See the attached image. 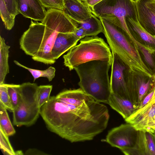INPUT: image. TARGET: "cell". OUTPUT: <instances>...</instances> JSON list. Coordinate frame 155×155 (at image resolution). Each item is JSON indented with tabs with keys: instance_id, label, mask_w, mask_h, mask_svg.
Segmentation results:
<instances>
[{
	"instance_id": "6da1fadb",
	"label": "cell",
	"mask_w": 155,
	"mask_h": 155,
	"mask_svg": "<svg viewBox=\"0 0 155 155\" xmlns=\"http://www.w3.org/2000/svg\"><path fill=\"white\" fill-rule=\"evenodd\" d=\"M41 22L31 20L20 39V48L34 61L52 64L56 61L51 50L58 34L73 32L78 26L63 10L53 8L48 9Z\"/></svg>"
},
{
	"instance_id": "7a4b0ae2",
	"label": "cell",
	"mask_w": 155,
	"mask_h": 155,
	"mask_svg": "<svg viewBox=\"0 0 155 155\" xmlns=\"http://www.w3.org/2000/svg\"><path fill=\"white\" fill-rule=\"evenodd\" d=\"M111 64L101 60H94L76 67L80 79L78 85L87 95L97 101L107 103L111 93L109 71Z\"/></svg>"
},
{
	"instance_id": "3957f363",
	"label": "cell",
	"mask_w": 155,
	"mask_h": 155,
	"mask_svg": "<svg viewBox=\"0 0 155 155\" xmlns=\"http://www.w3.org/2000/svg\"><path fill=\"white\" fill-rule=\"evenodd\" d=\"M103 33L112 52L116 54L131 70L149 76H153L143 62L134 44L120 27L102 18Z\"/></svg>"
},
{
	"instance_id": "277c9868",
	"label": "cell",
	"mask_w": 155,
	"mask_h": 155,
	"mask_svg": "<svg viewBox=\"0 0 155 155\" xmlns=\"http://www.w3.org/2000/svg\"><path fill=\"white\" fill-rule=\"evenodd\" d=\"M64 64L70 71L90 61L101 60L112 64L113 55L110 48L101 38L97 36H86L63 56Z\"/></svg>"
},
{
	"instance_id": "5b68a950",
	"label": "cell",
	"mask_w": 155,
	"mask_h": 155,
	"mask_svg": "<svg viewBox=\"0 0 155 155\" xmlns=\"http://www.w3.org/2000/svg\"><path fill=\"white\" fill-rule=\"evenodd\" d=\"M98 18L108 21L121 28L135 45L137 42L128 28L126 18L129 17L138 21L134 0H103L91 9Z\"/></svg>"
},
{
	"instance_id": "8992f818",
	"label": "cell",
	"mask_w": 155,
	"mask_h": 155,
	"mask_svg": "<svg viewBox=\"0 0 155 155\" xmlns=\"http://www.w3.org/2000/svg\"><path fill=\"white\" fill-rule=\"evenodd\" d=\"M38 86L30 82L20 84V102L13 112L14 125L29 127L37 121L40 111L37 98Z\"/></svg>"
},
{
	"instance_id": "52a82bcc",
	"label": "cell",
	"mask_w": 155,
	"mask_h": 155,
	"mask_svg": "<svg viewBox=\"0 0 155 155\" xmlns=\"http://www.w3.org/2000/svg\"><path fill=\"white\" fill-rule=\"evenodd\" d=\"M125 75L131 100L137 109L143 98L155 87V76L133 71L128 68Z\"/></svg>"
},
{
	"instance_id": "ba28073f",
	"label": "cell",
	"mask_w": 155,
	"mask_h": 155,
	"mask_svg": "<svg viewBox=\"0 0 155 155\" xmlns=\"http://www.w3.org/2000/svg\"><path fill=\"white\" fill-rule=\"evenodd\" d=\"M111 52L113 61L110 78L111 92L120 97L131 101L125 75V70L128 67L116 54Z\"/></svg>"
},
{
	"instance_id": "9c48e42d",
	"label": "cell",
	"mask_w": 155,
	"mask_h": 155,
	"mask_svg": "<svg viewBox=\"0 0 155 155\" xmlns=\"http://www.w3.org/2000/svg\"><path fill=\"white\" fill-rule=\"evenodd\" d=\"M138 132L131 124H122L108 132L106 141L112 147L121 150L130 148L134 145Z\"/></svg>"
},
{
	"instance_id": "30bf717a",
	"label": "cell",
	"mask_w": 155,
	"mask_h": 155,
	"mask_svg": "<svg viewBox=\"0 0 155 155\" xmlns=\"http://www.w3.org/2000/svg\"><path fill=\"white\" fill-rule=\"evenodd\" d=\"M137 130L148 131L155 122V98L143 107L137 109L125 120Z\"/></svg>"
},
{
	"instance_id": "8fae6325",
	"label": "cell",
	"mask_w": 155,
	"mask_h": 155,
	"mask_svg": "<svg viewBox=\"0 0 155 155\" xmlns=\"http://www.w3.org/2000/svg\"><path fill=\"white\" fill-rule=\"evenodd\" d=\"M134 1L138 22L148 32L155 37V1Z\"/></svg>"
},
{
	"instance_id": "7c38bea8",
	"label": "cell",
	"mask_w": 155,
	"mask_h": 155,
	"mask_svg": "<svg viewBox=\"0 0 155 155\" xmlns=\"http://www.w3.org/2000/svg\"><path fill=\"white\" fill-rule=\"evenodd\" d=\"M126 155H155V135L154 133L138 130L134 145L121 150Z\"/></svg>"
},
{
	"instance_id": "4fadbf2b",
	"label": "cell",
	"mask_w": 155,
	"mask_h": 155,
	"mask_svg": "<svg viewBox=\"0 0 155 155\" xmlns=\"http://www.w3.org/2000/svg\"><path fill=\"white\" fill-rule=\"evenodd\" d=\"M17 9L25 17L41 21L47 11L38 0H15Z\"/></svg>"
},
{
	"instance_id": "5bb4252c",
	"label": "cell",
	"mask_w": 155,
	"mask_h": 155,
	"mask_svg": "<svg viewBox=\"0 0 155 155\" xmlns=\"http://www.w3.org/2000/svg\"><path fill=\"white\" fill-rule=\"evenodd\" d=\"M129 30L137 43L153 51H155V37L146 31L140 24L130 17L126 18Z\"/></svg>"
},
{
	"instance_id": "9a60e30c",
	"label": "cell",
	"mask_w": 155,
	"mask_h": 155,
	"mask_svg": "<svg viewBox=\"0 0 155 155\" xmlns=\"http://www.w3.org/2000/svg\"><path fill=\"white\" fill-rule=\"evenodd\" d=\"M64 13L71 19L78 21L86 20L93 14L91 9L80 0H64Z\"/></svg>"
},
{
	"instance_id": "2e32d148",
	"label": "cell",
	"mask_w": 155,
	"mask_h": 155,
	"mask_svg": "<svg viewBox=\"0 0 155 155\" xmlns=\"http://www.w3.org/2000/svg\"><path fill=\"white\" fill-rule=\"evenodd\" d=\"M80 39L73 32L59 33L55 39L51 50L53 58L56 60L74 46Z\"/></svg>"
},
{
	"instance_id": "e0dca14e",
	"label": "cell",
	"mask_w": 155,
	"mask_h": 155,
	"mask_svg": "<svg viewBox=\"0 0 155 155\" xmlns=\"http://www.w3.org/2000/svg\"><path fill=\"white\" fill-rule=\"evenodd\" d=\"M107 104L118 113L125 120L137 109L136 106L131 100L120 97L112 93Z\"/></svg>"
},
{
	"instance_id": "ac0fdd59",
	"label": "cell",
	"mask_w": 155,
	"mask_h": 155,
	"mask_svg": "<svg viewBox=\"0 0 155 155\" xmlns=\"http://www.w3.org/2000/svg\"><path fill=\"white\" fill-rule=\"evenodd\" d=\"M71 20L77 24L78 27H81L84 30L86 36H95L103 33V27L101 20L94 14L91 17L84 21Z\"/></svg>"
},
{
	"instance_id": "d6986e66",
	"label": "cell",
	"mask_w": 155,
	"mask_h": 155,
	"mask_svg": "<svg viewBox=\"0 0 155 155\" xmlns=\"http://www.w3.org/2000/svg\"><path fill=\"white\" fill-rule=\"evenodd\" d=\"M5 39L0 36V84L4 83L6 75L9 72L8 64L9 49Z\"/></svg>"
},
{
	"instance_id": "ffe728a7",
	"label": "cell",
	"mask_w": 155,
	"mask_h": 155,
	"mask_svg": "<svg viewBox=\"0 0 155 155\" xmlns=\"http://www.w3.org/2000/svg\"><path fill=\"white\" fill-rule=\"evenodd\" d=\"M138 51L142 60L153 75H155V51L151 50L137 43Z\"/></svg>"
},
{
	"instance_id": "44dd1931",
	"label": "cell",
	"mask_w": 155,
	"mask_h": 155,
	"mask_svg": "<svg viewBox=\"0 0 155 155\" xmlns=\"http://www.w3.org/2000/svg\"><path fill=\"white\" fill-rule=\"evenodd\" d=\"M14 62L17 65L28 70L34 78V82L40 77L46 78L49 81H51L54 77L56 70L54 68L50 66L46 70H40L28 68L21 64L16 60Z\"/></svg>"
},
{
	"instance_id": "7402d4cb",
	"label": "cell",
	"mask_w": 155,
	"mask_h": 155,
	"mask_svg": "<svg viewBox=\"0 0 155 155\" xmlns=\"http://www.w3.org/2000/svg\"><path fill=\"white\" fill-rule=\"evenodd\" d=\"M7 110L0 104V128L9 137L15 134V131L11 122Z\"/></svg>"
},
{
	"instance_id": "603a6c76",
	"label": "cell",
	"mask_w": 155,
	"mask_h": 155,
	"mask_svg": "<svg viewBox=\"0 0 155 155\" xmlns=\"http://www.w3.org/2000/svg\"><path fill=\"white\" fill-rule=\"evenodd\" d=\"M0 16L5 28L10 30L13 27L16 16L8 10L4 0H0Z\"/></svg>"
},
{
	"instance_id": "cb8c5ba5",
	"label": "cell",
	"mask_w": 155,
	"mask_h": 155,
	"mask_svg": "<svg viewBox=\"0 0 155 155\" xmlns=\"http://www.w3.org/2000/svg\"><path fill=\"white\" fill-rule=\"evenodd\" d=\"M6 85L12 107L14 110L18 106L20 101V85L13 84H6Z\"/></svg>"
},
{
	"instance_id": "d4e9b609",
	"label": "cell",
	"mask_w": 155,
	"mask_h": 155,
	"mask_svg": "<svg viewBox=\"0 0 155 155\" xmlns=\"http://www.w3.org/2000/svg\"><path fill=\"white\" fill-rule=\"evenodd\" d=\"M52 85H42L38 86L37 91V98L39 107H41L46 103L50 97L52 90Z\"/></svg>"
},
{
	"instance_id": "484cf974",
	"label": "cell",
	"mask_w": 155,
	"mask_h": 155,
	"mask_svg": "<svg viewBox=\"0 0 155 155\" xmlns=\"http://www.w3.org/2000/svg\"><path fill=\"white\" fill-rule=\"evenodd\" d=\"M0 104L10 112H13L14 111L8 92L6 84L5 83L0 84Z\"/></svg>"
},
{
	"instance_id": "4316f807",
	"label": "cell",
	"mask_w": 155,
	"mask_h": 155,
	"mask_svg": "<svg viewBox=\"0 0 155 155\" xmlns=\"http://www.w3.org/2000/svg\"><path fill=\"white\" fill-rule=\"evenodd\" d=\"M0 148L5 153L8 155H15L8 139V136L0 128Z\"/></svg>"
},
{
	"instance_id": "83f0119b",
	"label": "cell",
	"mask_w": 155,
	"mask_h": 155,
	"mask_svg": "<svg viewBox=\"0 0 155 155\" xmlns=\"http://www.w3.org/2000/svg\"><path fill=\"white\" fill-rule=\"evenodd\" d=\"M42 5L48 9H55L63 11L64 9V0H38Z\"/></svg>"
},
{
	"instance_id": "f1b7e54d",
	"label": "cell",
	"mask_w": 155,
	"mask_h": 155,
	"mask_svg": "<svg viewBox=\"0 0 155 155\" xmlns=\"http://www.w3.org/2000/svg\"><path fill=\"white\" fill-rule=\"evenodd\" d=\"M7 7L12 14L16 16L20 13L18 11L15 0H4Z\"/></svg>"
},
{
	"instance_id": "f546056e",
	"label": "cell",
	"mask_w": 155,
	"mask_h": 155,
	"mask_svg": "<svg viewBox=\"0 0 155 155\" xmlns=\"http://www.w3.org/2000/svg\"><path fill=\"white\" fill-rule=\"evenodd\" d=\"M155 98V87L143 98L137 109L143 107Z\"/></svg>"
},
{
	"instance_id": "4dcf8cb0",
	"label": "cell",
	"mask_w": 155,
	"mask_h": 155,
	"mask_svg": "<svg viewBox=\"0 0 155 155\" xmlns=\"http://www.w3.org/2000/svg\"><path fill=\"white\" fill-rule=\"evenodd\" d=\"M75 36L80 40L86 37L85 31L82 27H79L73 32Z\"/></svg>"
},
{
	"instance_id": "1f68e13d",
	"label": "cell",
	"mask_w": 155,
	"mask_h": 155,
	"mask_svg": "<svg viewBox=\"0 0 155 155\" xmlns=\"http://www.w3.org/2000/svg\"><path fill=\"white\" fill-rule=\"evenodd\" d=\"M92 9L94 6L103 0H80Z\"/></svg>"
},
{
	"instance_id": "d6a6232c",
	"label": "cell",
	"mask_w": 155,
	"mask_h": 155,
	"mask_svg": "<svg viewBox=\"0 0 155 155\" xmlns=\"http://www.w3.org/2000/svg\"><path fill=\"white\" fill-rule=\"evenodd\" d=\"M25 155H47L42 151L36 149H29L27 150Z\"/></svg>"
},
{
	"instance_id": "836d02e7",
	"label": "cell",
	"mask_w": 155,
	"mask_h": 155,
	"mask_svg": "<svg viewBox=\"0 0 155 155\" xmlns=\"http://www.w3.org/2000/svg\"><path fill=\"white\" fill-rule=\"evenodd\" d=\"M154 134L155 135V131H154Z\"/></svg>"
},
{
	"instance_id": "e575fe53",
	"label": "cell",
	"mask_w": 155,
	"mask_h": 155,
	"mask_svg": "<svg viewBox=\"0 0 155 155\" xmlns=\"http://www.w3.org/2000/svg\"><path fill=\"white\" fill-rule=\"evenodd\" d=\"M154 53H155V51H154Z\"/></svg>"
},
{
	"instance_id": "d590c367",
	"label": "cell",
	"mask_w": 155,
	"mask_h": 155,
	"mask_svg": "<svg viewBox=\"0 0 155 155\" xmlns=\"http://www.w3.org/2000/svg\"><path fill=\"white\" fill-rule=\"evenodd\" d=\"M155 1V0H154Z\"/></svg>"
}]
</instances>
